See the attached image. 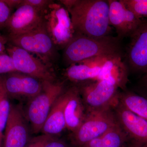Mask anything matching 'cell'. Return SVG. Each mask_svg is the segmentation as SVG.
I'll return each mask as SVG.
<instances>
[{"mask_svg":"<svg viewBox=\"0 0 147 147\" xmlns=\"http://www.w3.org/2000/svg\"><path fill=\"white\" fill-rule=\"evenodd\" d=\"M68 11L75 34L93 37L110 35L108 1L60 0Z\"/></svg>","mask_w":147,"mask_h":147,"instance_id":"obj_1","label":"cell"},{"mask_svg":"<svg viewBox=\"0 0 147 147\" xmlns=\"http://www.w3.org/2000/svg\"><path fill=\"white\" fill-rule=\"evenodd\" d=\"M108 2L110 26L115 29L119 38L131 36L144 21L127 8L121 0Z\"/></svg>","mask_w":147,"mask_h":147,"instance_id":"obj_12","label":"cell"},{"mask_svg":"<svg viewBox=\"0 0 147 147\" xmlns=\"http://www.w3.org/2000/svg\"><path fill=\"white\" fill-rule=\"evenodd\" d=\"M42 23L58 50H63L75 34L69 13L60 3L53 1L43 11Z\"/></svg>","mask_w":147,"mask_h":147,"instance_id":"obj_5","label":"cell"},{"mask_svg":"<svg viewBox=\"0 0 147 147\" xmlns=\"http://www.w3.org/2000/svg\"><path fill=\"white\" fill-rule=\"evenodd\" d=\"M8 42L6 36L0 34V54L5 53L6 45Z\"/></svg>","mask_w":147,"mask_h":147,"instance_id":"obj_29","label":"cell"},{"mask_svg":"<svg viewBox=\"0 0 147 147\" xmlns=\"http://www.w3.org/2000/svg\"><path fill=\"white\" fill-rule=\"evenodd\" d=\"M127 71V67L122 60L121 55L105 56L96 80H108L123 89L128 81Z\"/></svg>","mask_w":147,"mask_h":147,"instance_id":"obj_15","label":"cell"},{"mask_svg":"<svg viewBox=\"0 0 147 147\" xmlns=\"http://www.w3.org/2000/svg\"><path fill=\"white\" fill-rule=\"evenodd\" d=\"M65 90L63 82H42L41 91L28 101L24 112L33 133L41 131L54 103Z\"/></svg>","mask_w":147,"mask_h":147,"instance_id":"obj_3","label":"cell"},{"mask_svg":"<svg viewBox=\"0 0 147 147\" xmlns=\"http://www.w3.org/2000/svg\"><path fill=\"white\" fill-rule=\"evenodd\" d=\"M27 119L22 106L11 103L3 136V147H25L29 142Z\"/></svg>","mask_w":147,"mask_h":147,"instance_id":"obj_10","label":"cell"},{"mask_svg":"<svg viewBox=\"0 0 147 147\" xmlns=\"http://www.w3.org/2000/svg\"><path fill=\"white\" fill-rule=\"evenodd\" d=\"M42 12L30 5H21L11 14L6 26L7 35L22 34L38 26L42 22Z\"/></svg>","mask_w":147,"mask_h":147,"instance_id":"obj_13","label":"cell"},{"mask_svg":"<svg viewBox=\"0 0 147 147\" xmlns=\"http://www.w3.org/2000/svg\"><path fill=\"white\" fill-rule=\"evenodd\" d=\"M127 8L137 18L147 17V0H121Z\"/></svg>","mask_w":147,"mask_h":147,"instance_id":"obj_22","label":"cell"},{"mask_svg":"<svg viewBox=\"0 0 147 147\" xmlns=\"http://www.w3.org/2000/svg\"><path fill=\"white\" fill-rule=\"evenodd\" d=\"M53 1L50 0H23L22 5H30L42 12Z\"/></svg>","mask_w":147,"mask_h":147,"instance_id":"obj_26","label":"cell"},{"mask_svg":"<svg viewBox=\"0 0 147 147\" xmlns=\"http://www.w3.org/2000/svg\"></svg>","mask_w":147,"mask_h":147,"instance_id":"obj_31","label":"cell"},{"mask_svg":"<svg viewBox=\"0 0 147 147\" xmlns=\"http://www.w3.org/2000/svg\"><path fill=\"white\" fill-rule=\"evenodd\" d=\"M121 55L119 38L111 36L93 37L75 34L63 49V57L69 66L102 56Z\"/></svg>","mask_w":147,"mask_h":147,"instance_id":"obj_2","label":"cell"},{"mask_svg":"<svg viewBox=\"0 0 147 147\" xmlns=\"http://www.w3.org/2000/svg\"><path fill=\"white\" fill-rule=\"evenodd\" d=\"M126 147H141L139 146H137V145H135L134 144H133V145H131V146H127Z\"/></svg>","mask_w":147,"mask_h":147,"instance_id":"obj_30","label":"cell"},{"mask_svg":"<svg viewBox=\"0 0 147 147\" xmlns=\"http://www.w3.org/2000/svg\"><path fill=\"white\" fill-rule=\"evenodd\" d=\"M113 109L87 110L86 119L75 132L71 133L72 144L80 147L100 137L118 124Z\"/></svg>","mask_w":147,"mask_h":147,"instance_id":"obj_6","label":"cell"},{"mask_svg":"<svg viewBox=\"0 0 147 147\" xmlns=\"http://www.w3.org/2000/svg\"><path fill=\"white\" fill-rule=\"evenodd\" d=\"M6 51L12 59L16 71L42 82L56 81L52 67L26 50L7 43Z\"/></svg>","mask_w":147,"mask_h":147,"instance_id":"obj_8","label":"cell"},{"mask_svg":"<svg viewBox=\"0 0 147 147\" xmlns=\"http://www.w3.org/2000/svg\"><path fill=\"white\" fill-rule=\"evenodd\" d=\"M79 92L87 110L114 109L119 103L118 87L106 80L82 83Z\"/></svg>","mask_w":147,"mask_h":147,"instance_id":"obj_7","label":"cell"},{"mask_svg":"<svg viewBox=\"0 0 147 147\" xmlns=\"http://www.w3.org/2000/svg\"><path fill=\"white\" fill-rule=\"evenodd\" d=\"M16 71L10 56L5 53L0 54V75Z\"/></svg>","mask_w":147,"mask_h":147,"instance_id":"obj_23","label":"cell"},{"mask_svg":"<svg viewBox=\"0 0 147 147\" xmlns=\"http://www.w3.org/2000/svg\"><path fill=\"white\" fill-rule=\"evenodd\" d=\"M45 147H68L65 142L61 140L57 139L56 137L50 141L45 146Z\"/></svg>","mask_w":147,"mask_h":147,"instance_id":"obj_27","label":"cell"},{"mask_svg":"<svg viewBox=\"0 0 147 147\" xmlns=\"http://www.w3.org/2000/svg\"><path fill=\"white\" fill-rule=\"evenodd\" d=\"M70 89L65 90L54 103L41 129L42 134L54 136L66 128L65 108L69 98Z\"/></svg>","mask_w":147,"mask_h":147,"instance_id":"obj_17","label":"cell"},{"mask_svg":"<svg viewBox=\"0 0 147 147\" xmlns=\"http://www.w3.org/2000/svg\"><path fill=\"white\" fill-rule=\"evenodd\" d=\"M11 11L3 0H0V31L5 28L11 16Z\"/></svg>","mask_w":147,"mask_h":147,"instance_id":"obj_25","label":"cell"},{"mask_svg":"<svg viewBox=\"0 0 147 147\" xmlns=\"http://www.w3.org/2000/svg\"><path fill=\"white\" fill-rule=\"evenodd\" d=\"M7 6L12 10L16 8L17 9L22 5L23 0H3Z\"/></svg>","mask_w":147,"mask_h":147,"instance_id":"obj_28","label":"cell"},{"mask_svg":"<svg viewBox=\"0 0 147 147\" xmlns=\"http://www.w3.org/2000/svg\"><path fill=\"white\" fill-rule=\"evenodd\" d=\"M2 76L9 98L28 102L42 90V81L21 72L13 71Z\"/></svg>","mask_w":147,"mask_h":147,"instance_id":"obj_9","label":"cell"},{"mask_svg":"<svg viewBox=\"0 0 147 147\" xmlns=\"http://www.w3.org/2000/svg\"><path fill=\"white\" fill-rule=\"evenodd\" d=\"M129 138L118 124L110 130L80 147H126Z\"/></svg>","mask_w":147,"mask_h":147,"instance_id":"obj_19","label":"cell"},{"mask_svg":"<svg viewBox=\"0 0 147 147\" xmlns=\"http://www.w3.org/2000/svg\"><path fill=\"white\" fill-rule=\"evenodd\" d=\"M130 37L126 54L129 65L134 70L147 71V22L143 21Z\"/></svg>","mask_w":147,"mask_h":147,"instance_id":"obj_14","label":"cell"},{"mask_svg":"<svg viewBox=\"0 0 147 147\" xmlns=\"http://www.w3.org/2000/svg\"><path fill=\"white\" fill-rule=\"evenodd\" d=\"M119 102L126 109L147 121V98L131 93L119 95Z\"/></svg>","mask_w":147,"mask_h":147,"instance_id":"obj_20","label":"cell"},{"mask_svg":"<svg viewBox=\"0 0 147 147\" xmlns=\"http://www.w3.org/2000/svg\"><path fill=\"white\" fill-rule=\"evenodd\" d=\"M70 95L65 108L66 128L74 133L86 119L87 111L79 89L76 86L69 88Z\"/></svg>","mask_w":147,"mask_h":147,"instance_id":"obj_16","label":"cell"},{"mask_svg":"<svg viewBox=\"0 0 147 147\" xmlns=\"http://www.w3.org/2000/svg\"><path fill=\"white\" fill-rule=\"evenodd\" d=\"M100 69V67L89 60H85L69 66L65 74L71 82L82 83L96 80Z\"/></svg>","mask_w":147,"mask_h":147,"instance_id":"obj_18","label":"cell"},{"mask_svg":"<svg viewBox=\"0 0 147 147\" xmlns=\"http://www.w3.org/2000/svg\"><path fill=\"white\" fill-rule=\"evenodd\" d=\"M118 123L133 144L147 147V121L125 108L119 102L114 108Z\"/></svg>","mask_w":147,"mask_h":147,"instance_id":"obj_11","label":"cell"},{"mask_svg":"<svg viewBox=\"0 0 147 147\" xmlns=\"http://www.w3.org/2000/svg\"><path fill=\"white\" fill-rule=\"evenodd\" d=\"M11 103L5 88L2 75H0V147H2L3 132L9 115Z\"/></svg>","mask_w":147,"mask_h":147,"instance_id":"obj_21","label":"cell"},{"mask_svg":"<svg viewBox=\"0 0 147 147\" xmlns=\"http://www.w3.org/2000/svg\"><path fill=\"white\" fill-rule=\"evenodd\" d=\"M7 43L20 47L52 67L58 57V50L42 23L30 31L16 35H7Z\"/></svg>","mask_w":147,"mask_h":147,"instance_id":"obj_4","label":"cell"},{"mask_svg":"<svg viewBox=\"0 0 147 147\" xmlns=\"http://www.w3.org/2000/svg\"><path fill=\"white\" fill-rule=\"evenodd\" d=\"M55 137L42 134L30 139L25 147H45L50 141Z\"/></svg>","mask_w":147,"mask_h":147,"instance_id":"obj_24","label":"cell"}]
</instances>
